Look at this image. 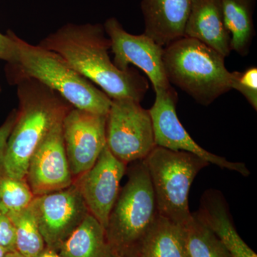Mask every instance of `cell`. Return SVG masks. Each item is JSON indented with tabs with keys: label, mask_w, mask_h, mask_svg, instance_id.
I'll use <instances>...</instances> for the list:
<instances>
[{
	"label": "cell",
	"mask_w": 257,
	"mask_h": 257,
	"mask_svg": "<svg viewBox=\"0 0 257 257\" xmlns=\"http://www.w3.org/2000/svg\"><path fill=\"white\" fill-rule=\"evenodd\" d=\"M194 214L216 235L231 257H257L235 229L227 202L221 192L216 189L206 191L199 211Z\"/></svg>",
	"instance_id": "cell-16"
},
{
	"label": "cell",
	"mask_w": 257,
	"mask_h": 257,
	"mask_svg": "<svg viewBox=\"0 0 257 257\" xmlns=\"http://www.w3.org/2000/svg\"><path fill=\"white\" fill-rule=\"evenodd\" d=\"M55 251L63 257H115L105 229L90 213Z\"/></svg>",
	"instance_id": "cell-17"
},
{
	"label": "cell",
	"mask_w": 257,
	"mask_h": 257,
	"mask_svg": "<svg viewBox=\"0 0 257 257\" xmlns=\"http://www.w3.org/2000/svg\"><path fill=\"white\" fill-rule=\"evenodd\" d=\"M32 206L45 244L54 250L89 213L74 183L67 188L37 196Z\"/></svg>",
	"instance_id": "cell-11"
},
{
	"label": "cell",
	"mask_w": 257,
	"mask_h": 257,
	"mask_svg": "<svg viewBox=\"0 0 257 257\" xmlns=\"http://www.w3.org/2000/svg\"><path fill=\"white\" fill-rule=\"evenodd\" d=\"M155 103L150 109L155 145L173 151L189 152L223 170L233 171L246 177L249 170L241 162H231L204 150L192 138L179 121L176 111L177 94L173 88L156 92Z\"/></svg>",
	"instance_id": "cell-8"
},
{
	"label": "cell",
	"mask_w": 257,
	"mask_h": 257,
	"mask_svg": "<svg viewBox=\"0 0 257 257\" xmlns=\"http://www.w3.org/2000/svg\"><path fill=\"white\" fill-rule=\"evenodd\" d=\"M225 25L231 37V50L245 57L255 35L253 15L256 0H221Z\"/></svg>",
	"instance_id": "cell-18"
},
{
	"label": "cell",
	"mask_w": 257,
	"mask_h": 257,
	"mask_svg": "<svg viewBox=\"0 0 257 257\" xmlns=\"http://www.w3.org/2000/svg\"><path fill=\"white\" fill-rule=\"evenodd\" d=\"M126 165L104 147L92 168L77 179L78 187L89 212L104 229L120 192V182Z\"/></svg>",
	"instance_id": "cell-12"
},
{
	"label": "cell",
	"mask_w": 257,
	"mask_h": 257,
	"mask_svg": "<svg viewBox=\"0 0 257 257\" xmlns=\"http://www.w3.org/2000/svg\"><path fill=\"white\" fill-rule=\"evenodd\" d=\"M106 143L111 154L126 165L145 160L156 147L150 111L130 98L111 99Z\"/></svg>",
	"instance_id": "cell-7"
},
{
	"label": "cell",
	"mask_w": 257,
	"mask_h": 257,
	"mask_svg": "<svg viewBox=\"0 0 257 257\" xmlns=\"http://www.w3.org/2000/svg\"><path fill=\"white\" fill-rule=\"evenodd\" d=\"M17 84L19 110L0 172L11 178L26 180L34 152L72 106L60 94L35 79H23Z\"/></svg>",
	"instance_id": "cell-2"
},
{
	"label": "cell",
	"mask_w": 257,
	"mask_h": 257,
	"mask_svg": "<svg viewBox=\"0 0 257 257\" xmlns=\"http://www.w3.org/2000/svg\"><path fill=\"white\" fill-rule=\"evenodd\" d=\"M104 27L68 24L42 40L40 46L55 52L67 64L101 87L111 99L130 98L141 102L148 82L136 70H120L109 57L111 42Z\"/></svg>",
	"instance_id": "cell-1"
},
{
	"label": "cell",
	"mask_w": 257,
	"mask_h": 257,
	"mask_svg": "<svg viewBox=\"0 0 257 257\" xmlns=\"http://www.w3.org/2000/svg\"><path fill=\"white\" fill-rule=\"evenodd\" d=\"M109 215L106 238L115 257H138L159 214L145 160L133 162Z\"/></svg>",
	"instance_id": "cell-4"
},
{
	"label": "cell",
	"mask_w": 257,
	"mask_h": 257,
	"mask_svg": "<svg viewBox=\"0 0 257 257\" xmlns=\"http://www.w3.org/2000/svg\"><path fill=\"white\" fill-rule=\"evenodd\" d=\"M37 257H63L59 254L55 250L50 248H45V249Z\"/></svg>",
	"instance_id": "cell-27"
},
{
	"label": "cell",
	"mask_w": 257,
	"mask_h": 257,
	"mask_svg": "<svg viewBox=\"0 0 257 257\" xmlns=\"http://www.w3.org/2000/svg\"><path fill=\"white\" fill-rule=\"evenodd\" d=\"M181 226L189 257H231L216 235L194 214Z\"/></svg>",
	"instance_id": "cell-21"
},
{
	"label": "cell",
	"mask_w": 257,
	"mask_h": 257,
	"mask_svg": "<svg viewBox=\"0 0 257 257\" xmlns=\"http://www.w3.org/2000/svg\"><path fill=\"white\" fill-rule=\"evenodd\" d=\"M16 50L12 67L13 80L35 79L60 94L72 107L107 115L111 99L72 69L52 51L32 45L15 35Z\"/></svg>",
	"instance_id": "cell-3"
},
{
	"label": "cell",
	"mask_w": 257,
	"mask_h": 257,
	"mask_svg": "<svg viewBox=\"0 0 257 257\" xmlns=\"http://www.w3.org/2000/svg\"><path fill=\"white\" fill-rule=\"evenodd\" d=\"M0 246L10 251H15V229L11 219L0 212Z\"/></svg>",
	"instance_id": "cell-24"
},
{
	"label": "cell",
	"mask_w": 257,
	"mask_h": 257,
	"mask_svg": "<svg viewBox=\"0 0 257 257\" xmlns=\"http://www.w3.org/2000/svg\"><path fill=\"white\" fill-rule=\"evenodd\" d=\"M231 89L241 93L255 110L257 109V69L249 67L243 72H231Z\"/></svg>",
	"instance_id": "cell-23"
},
{
	"label": "cell",
	"mask_w": 257,
	"mask_h": 257,
	"mask_svg": "<svg viewBox=\"0 0 257 257\" xmlns=\"http://www.w3.org/2000/svg\"><path fill=\"white\" fill-rule=\"evenodd\" d=\"M62 121L47 134L29 162L26 182L35 197L74 184L64 146Z\"/></svg>",
	"instance_id": "cell-13"
},
{
	"label": "cell",
	"mask_w": 257,
	"mask_h": 257,
	"mask_svg": "<svg viewBox=\"0 0 257 257\" xmlns=\"http://www.w3.org/2000/svg\"><path fill=\"white\" fill-rule=\"evenodd\" d=\"M17 114H18L17 110H13L6 121L0 126V170H1L2 162H3V157L6 150L8 139L16 121Z\"/></svg>",
	"instance_id": "cell-26"
},
{
	"label": "cell",
	"mask_w": 257,
	"mask_h": 257,
	"mask_svg": "<svg viewBox=\"0 0 257 257\" xmlns=\"http://www.w3.org/2000/svg\"><path fill=\"white\" fill-rule=\"evenodd\" d=\"M138 257H189L182 226L159 215L144 240Z\"/></svg>",
	"instance_id": "cell-19"
},
{
	"label": "cell",
	"mask_w": 257,
	"mask_h": 257,
	"mask_svg": "<svg viewBox=\"0 0 257 257\" xmlns=\"http://www.w3.org/2000/svg\"><path fill=\"white\" fill-rule=\"evenodd\" d=\"M9 250H8L7 248L0 246V257H5V255L9 252Z\"/></svg>",
	"instance_id": "cell-29"
},
{
	"label": "cell",
	"mask_w": 257,
	"mask_h": 257,
	"mask_svg": "<svg viewBox=\"0 0 257 257\" xmlns=\"http://www.w3.org/2000/svg\"><path fill=\"white\" fill-rule=\"evenodd\" d=\"M15 229V251L25 257H37L45 249L32 204L23 210L7 214Z\"/></svg>",
	"instance_id": "cell-20"
},
{
	"label": "cell",
	"mask_w": 257,
	"mask_h": 257,
	"mask_svg": "<svg viewBox=\"0 0 257 257\" xmlns=\"http://www.w3.org/2000/svg\"><path fill=\"white\" fill-rule=\"evenodd\" d=\"M106 116L74 107L64 116V146L74 182L92 168L106 146Z\"/></svg>",
	"instance_id": "cell-9"
},
{
	"label": "cell",
	"mask_w": 257,
	"mask_h": 257,
	"mask_svg": "<svg viewBox=\"0 0 257 257\" xmlns=\"http://www.w3.org/2000/svg\"><path fill=\"white\" fill-rule=\"evenodd\" d=\"M192 0H143L145 35L165 47L184 37Z\"/></svg>",
	"instance_id": "cell-14"
},
{
	"label": "cell",
	"mask_w": 257,
	"mask_h": 257,
	"mask_svg": "<svg viewBox=\"0 0 257 257\" xmlns=\"http://www.w3.org/2000/svg\"><path fill=\"white\" fill-rule=\"evenodd\" d=\"M16 42L15 35L9 32L7 35L0 32V60L11 63L15 59Z\"/></svg>",
	"instance_id": "cell-25"
},
{
	"label": "cell",
	"mask_w": 257,
	"mask_h": 257,
	"mask_svg": "<svg viewBox=\"0 0 257 257\" xmlns=\"http://www.w3.org/2000/svg\"><path fill=\"white\" fill-rule=\"evenodd\" d=\"M224 59L199 40L186 37L164 47L162 55L169 82L204 106L232 89Z\"/></svg>",
	"instance_id": "cell-5"
},
{
	"label": "cell",
	"mask_w": 257,
	"mask_h": 257,
	"mask_svg": "<svg viewBox=\"0 0 257 257\" xmlns=\"http://www.w3.org/2000/svg\"><path fill=\"white\" fill-rule=\"evenodd\" d=\"M35 197L26 180L11 178L0 172V212H19L28 207Z\"/></svg>",
	"instance_id": "cell-22"
},
{
	"label": "cell",
	"mask_w": 257,
	"mask_h": 257,
	"mask_svg": "<svg viewBox=\"0 0 257 257\" xmlns=\"http://www.w3.org/2000/svg\"><path fill=\"white\" fill-rule=\"evenodd\" d=\"M5 257H25L23 256V255L20 254L18 252H17L16 251H9L6 255H5Z\"/></svg>",
	"instance_id": "cell-28"
},
{
	"label": "cell",
	"mask_w": 257,
	"mask_h": 257,
	"mask_svg": "<svg viewBox=\"0 0 257 257\" xmlns=\"http://www.w3.org/2000/svg\"><path fill=\"white\" fill-rule=\"evenodd\" d=\"M160 215L179 225L192 218L189 194L199 172L210 165L189 152L155 147L145 159Z\"/></svg>",
	"instance_id": "cell-6"
},
{
	"label": "cell",
	"mask_w": 257,
	"mask_h": 257,
	"mask_svg": "<svg viewBox=\"0 0 257 257\" xmlns=\"http://www.w3.org/2000/svg\"><path fill=\"white\" fill-rule=\"evenodd\" d=\"M184 37L195 39L224 57L231 52L221 0H192Z\"/></svg>",
	"instance_id": "cell-15"
},
{
	"label": "cell",
	"mask_w": 257,
	"mask_h": 257,
	"mask_svg": "<svg viewBox=\"0 0 257 257\" xmlns=\"http://www.w3.org/2000/svg\"><path fill=\"white\" fill-rule=\"evenodd\" d=\"M104 29L114 55L113 63L118 69L126 71L130 69V64L136 66L147 74L155 92L172 87L162 60L163 47L145 34L134 35L125 31L114 18L106 20Z\"/></svg>",
	"instance_id": "cell-10"
}]
</instances>
